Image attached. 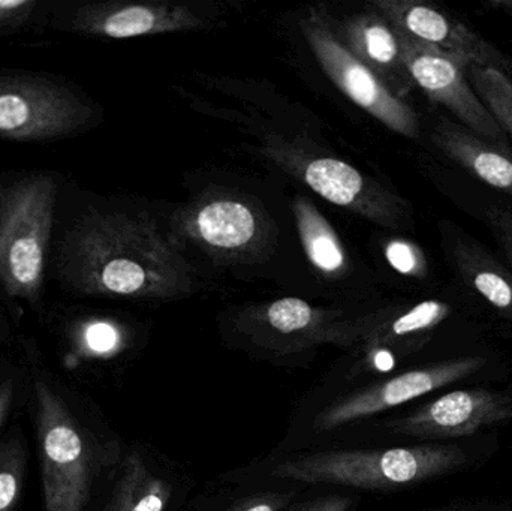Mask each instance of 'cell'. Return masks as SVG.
Segmentation results:
<instances>
[{"label": "cell", "instance_id": "cell-2", "mask_svg": "<svg viewBox=\"0 0 512 511\" xmlns=\"http://www.w3.org/2000/svg\"><path fill=\"white\" fill-rule=\"evenodd\" d=\"M57 182L32 174L0 189V282L14 299L35 303L44 285Z\"/></svg>", "mask_w": 512, "mask_h": 511}, {"label": "cell", "instance_id": "cell-10", "mask_svg": "<svg viewBox=\"0 0 512 511\" xmlns=\"http://www.w3.org/2000/svg\"><path fill=\"white\" fill-rule=\"evenodd\" d=\"M316 47L328 71L360 107L406 137H417L420 122L417 114L388 90L363 63L352 59L342 47L325 35H315Z\"/></svg>", "mask_w": 512, "mask_h": 511}, {"label": "cell", "instance_id": "cell-27", "mask_svg": "<svg viewBox=\"0 0 512 511\" xmlns=\"http://www.w3.org/2000/svg\"><path fill=\"white\" fill-rule=\"evenodd\" d=\"M35 8V0H0V27L23 24Z\"/></svg>", "mask_w": 512, "mask_h": 511}, {"label": "cell", "instance_id": "cell-31", "mask_svg": "<svg viewBox=\"0 0 512 511\" xmlns=\"http://www.w3.org/2000/svg\"><path fill=\"white\" fill-rule=\"evenodd\" d=\"M489 6L498 9V11H504L505 14L511 15L512 17V0H498V2L489 3Z\"/></svg>", "mask_w": 512, "mask_h": 511}, {"label": "cell", "instance_id": "cell-28", "mask_svg": "<svg viewBox=\"0 0 512 511\" xmlns=\"http://www.w3.org/2000/svg\"><path fill=\"white\" fill-rule=\"evenodd\" d=\"M289 495L264 494L249 498L230 511H280L288 503Z\"/></svg>", "mask_w": 512, "mask_h": 511}, {"label": "cell", "instance_id": "cell-23", "mask_svg": "<svg viewBox=\"0 0 512 511\" xmlns=\"http://www.w3.org/2000/svg\"><path fill=\"white\" fill-rule=\"evenodd\" d=\"M170 497V485L149 473L135 495L131 511H164Z\"/></svg>", "mask_w": 512, "mask_h": 511}, {"label": "cell", "instance_id": "cell-14", "mask_svg": "<svg viewBox=\"0 0 512 511\" xmlns=\"http://www.w3.org/2000/svg\"><path fill=\"white\" fill-rule=\"evenodd\" d=\"M77 29L108 38H132L162 29L161 14L149 6L129 5L120 8H84L74 20Z\"/></svg>", "mask_w": 512, "mask_h": 511}, {"label": "cell", "instance_id": "cell-13", "mask_svg": "<svg viewBox=\"0 0 512 511\" xmlns=\"http://www.w3.org/2000/svg\"><path fill=\"white\" fill-rule=\"evenodd\" d=\"M197 230L210 246L237 249L251 242L255 236L254 213L237 201H215L207 204L197 216Z\"/></svg>", "mask_w": 512, "mask_h": 511}, {"label": "cell", "instance_id": "cell-11", "mask_svg": "<svg viewBox=\"0 0 512 511\" xmlns=\"http://www.w3.org/2000/svg\"><path fill=\"white\" fill-rule=\"evenodd\" d=\"M433 143L448 159L481 182L512 197V150L486 140L460 123L442 117L433 129Z\"/></svg>", "mask_w": 512, "mask_h": 511}, {"label": "cell", "instance_id": "cell-19", "mask_svg": "<svg viewBox=\"0 0 512 511\" xmlns=\"http://www.w3.org/2000/svg\"><path fill=\"white\" fill-rule=\"evenodd\" d=\"M304 246L312 263L325 273H336L345 264V255L327 225L318 215L304 210L300 216Z\"/></svg>", "mask_w": 512, "mask_h": 511}, {"label": "cell", "instance_id": "cell-5", "mask_svg": "<svg viewBox=\"0 0 512 511\" xmlns=\"http://www.w3.org/2000/svg\"><path fill=\"white\" fill-rule=\"evenodd\" d=\"M90 111L68 87L33 75H0V138L51 141L69 137Z\"/></svg>", "mask_w": 512, "mask_h": 511}, {"label": "cell", "instance_id": "cell-3", "mask_svg": "<svg viewBox=\"0 0 512 511\" xmlns=\"http://www.w3.org/2000/svg\"><path fill=\"white\" fill-rule=\"evenodd\" d=\"M134 228L87 219L63 239L60 273L84 293L140 296L153 287Z\"/></svg>", "mask_w": 512, "mask_h": 511}, {"label": "cell", "instance_id": "cell-17", "mask_svg": "<svg viewBox=\"0 0 512 511\" xmlns=\"http://www.w3.org/2000/svg\"><path fill=\"white\" fill-rule=\"evenodd\" d=\"M27 470V447L15 431L0 441V511H15L23 495Z\"/></svg>", "mask_w": 512, "mask_h": 511}, {"label": "cell", "instance_id": "cell-6", "mask_svg": "<svg viewBox=\"0 0 512 511\" xmlns=\"http://www.w3.org/2000/svg\"><path fill=\"white\" fill-rule=\"evenodd\" d=\"M396 33L412 81L433 102L447 108L459 120L457 123L486 140L504 143L507 134L499 128L466 77L468 65L402 30L397 29Z\"/></svg>", "mask_w": 512, "mask_h": 511}, {"label": "cell", "instance_id": "cell-7", "mask_svg": "<svg viewBox=\"0 0 512 511\" xmlns=\"http://www.w3.org/2000/svg\"><path fill=\"white\" fill-rule=\"evenodd\" d=\"M484 366H486V359L483 357H462V359L447 360L426 368L403 372L384 383L367 387L354 395L334 402L318 414L313 428L318 432L342 428L349 423L375 416L382 411L391 410L421 398L427 393L465 380Z\"/></svg>", "mask_w": 512, "mask_h": 511}, {"label": "cell", "instance_id": "cell-26", "mask_svg": "<svg viewBox=\"0 0 512 511\" xmlns=\"http://www.w3.org/2000/svg\"><path fill=\"white\" fill-rule=\"evenodd\" d=\"M119 335L116 329L107 323H93L84 332V344L92 353H110L116 348Z\"/></svg>", "mask_w": 512, "mask_h": 511}, {"label": "cell", "instance_id": "cell-16", "mask_svg": "<svg viewBox=\"0 0 512 511\" xmlns=\"http://www.w3.org/2000/svg\"><path fill=\"white\" fill-rule=\"evenodd\" d=\"M466 77L499 128L512 137V78L493 66L468 65Z\"/></svg>", "mask_w": 512, "mask_h": 511}, {"label": "cell", "instance_id": "cell-9", "mask_svg": "<svg viewBox=\"0 0 512 511\" xmlns=\"http://www.w3.org/2000/svg\"><path fill=\"white\" fill-rule=\"evenodd\" d=\"M385 8L397 29L412 38L444 51L466 65L493 66L512 74L510 62L495 45L439 9L418 2L390 3Z\"/></svg>", "mask_w": 512, "mask_h": 511}, {"label": "cell", "instance_id": "cell-32", "mask_svg": "<svg viewBox=\"0 0 512 511\" xmlns=\"http://www.w3.org/2000/svg\"><path fill=\"white\" fill-rule=\"evenodd\" d=\"M444 511H456V510H444Z\"/></svg>", "mask_w": 512, "mask_h": 511}, {"label": "cell", "instance_id": "cell-1", "mask_svg": "<svg viewBox=\"0 0 512 511\" xmlns=\"http://www.w3.org/2000/svg\"><path fill=\"white\" fill-rule=\"evenodd\" d=\"M465 464L466 455L459 447L427 444L315 453L277 465L271 476L309 485L325 483L360 489H393L447 476Z\"/></svg>", "mask_w": 512, "mask_h": 511}, {"label": "cell", "instance_id": "cell-24", "mask_svg": "<svg viewBox=\"0 0 512 511\" xmlns=\"http://www.w3.org/2000/svg\"><path fill=\"white\" fill-rule=\"evenodd\" d=\"M385 257L394 270L402 275H418L424 269L420 252L403 240H394L385 249Z\"/></svg>", "mask_w": 512, "mask_h": 511}, {"label": "cell", "instance_id": "cell-20", "mask_svg": "<svg viewBox=\"0 0 512 511\" xmlns=\"http://www.w3.org/2000/svg\"><path fill=\"white\" fill-rule=\"evenodd\" d=\"M450 314L451 308L447 303L438 302V300H426V302L418 303L414 308L397 317L391 323L390 335L396 336V338H405V336L417 335V333L432 330Z\"/></svg>", "mask_w": 512, "mask_h": 511}, {"label": "cell", "instance_id": "cell-4", "mask_svg": "<svg viewBox=\"0 0 512 511\" xmlns=\"http://www.w3.org/2000/svg\"><path fill=\"white\" fill-rule=\"evenodd\" d=\"M45 511H86L93 461L65 399L48 381L33 384Z\"/></svg>", "mask_w": 512, "mask_h": 511}, {"label": "cell", "instance_id": "cell-12", "mask_svg": "<svg viewBox=\"0 0 512 511\" xmlns=\"http://www.w3.org/2000/svg\"><path fill=\"white\" fill-rule=\"evenodd\" d=\"M454 261L462 278L501 311H512V276L480 246L457 240Z\"/></svg>", "mask_w": 512, "mask_h": 511}, {"label": "cell", "instance_id": "cell-15", "mask_svg": "<svg viewBox=\"0 0 512 511\" xmlns=\"http://www.w3.org/2000/svg\"><path fill=\"white\" fill-rule=\"evenodd\" d=\"M307 185L325 200L348 206L363 191V177L357 170L337 159L322 158L310 162L304 173Z\"/></svg>", "mask_w": 512, "mask_h": 511}, {"label": "cell", "instance_id": "cell-29", "mask_svg": "<svg viewBox=\"0 0 512 511\" xmlns=\"http://www.w3.org/2000/svg\"><path fill=\"white\" fill-rule=\"evenodd\" d=\"M15 393H17L15 378H3L0 381V431H2L5 423L8 422L9 414H11L12 407H14Z\"/></svg>", "mask_w": 512, "mask_h": 511}, {"label": "cell", "instance_id": "cell-25", "mask_svg": "<svg viewBox=\"0 0 512 511\" xmlns=\"http://www.w3.org/2000/svg\"><path fill=\"white\" fill-rule=\"evenodd\" d=\"M487 222L492 227L493 236L505 258L512 266V209L490 207L486 213Z\"/></svg>", "mask_w": 512, "mask_h": 511}, {"label": "cell", "instance_id": "cell-18", "mask_svg": "<svg viewBox=\"0 0 512 511\" xmlns=\"http://www.w3.org/2000/svg\"><path fill=\"white\" fill-rule=\"evenodd\" d=\"M361 44L364 53L375 65L391 71L393 78H399L400 83L408 89L412 78L403 62L402 48L396 32L382 23H370L361 30Z\"/></svg>", "mask_w": 512, "mask_h": 511}, {"label": "cell", "instance_id": "cell-30", "mask_svg": "<svg viewBox=\"0 0 512 511\" xmlns=\"http://www.w3.org/2000/svg\"><path fill=\"white\" fill-rule=\"evenodd\" d=\"M352 501L346 497H327L297 511H349Z\"/></svg>", "mask_w": 512, "mask_h": 511}, {"label": "cell", "instance_id": "cell-8", "mask_svg": "<svg viewBox=\"0 0 512 511\" xmlns=\"http://www.w3.org/2000/svg\"><path fill=\"white\" fill-rule=\"evenodd\" d=\"M512 420V396L489 389L454 390L390 423L396 434L417 438H460Z\"/></svg>", "mask_w": 512, "mask_h": 511}, {"label": "cell", "instance_id": "cell-21", "mask_svg": "<svg viewBox=\"0 0 512 511\" xmlns=\"http://www.w3.org/2000/svg\"><path fill=\"white\" fill-rule=\"evenodd\" d=\"M267 320L280 333H294L304 330L313 320V311L300 299H282L268 308Z\"/></svg>", "mask_w": 512, "mask_h": 511}, {"label": "cell", "instance_id": "cell-22", "mask_svg": "<svg viewBox=\"0 0 512 511\" xmlns=\"http://www.w3.org/2000/svg\"><path fill=\"white\" fill-rule=\"evenodd\" d=\"M149 474L143 459L138 453H132L126 461L123 468L122 477L114 489L113 497L108 503L105 511H131L132 503H134L135 495L143 483L144 477Z\"/></svg>", "mask_w": 512, "mask_h": 511}]
</instances>
